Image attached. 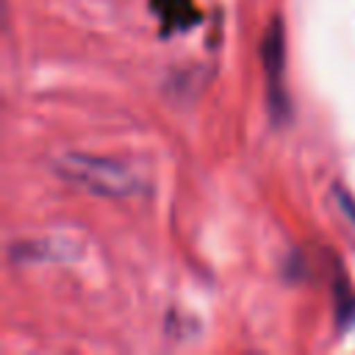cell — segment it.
Wrapping results in <instances>:
<instances>
[{"label":"cell","instance_id":"6da1fadb","mask_svg":"<svg viewBox=\"0 0 355 355\" xmlns=\"http://www.w3.org/2000/svg\"><path fill=\"white\" fill-rule=\"evenodd\" d=\"M53 169L61 180L67 183H75L97 197H130L136 189H139V180L136 175L119 164V161H111V158H100V155H86V153H67V155H58L53 161Z\"/></svg>","mask_w":355,"mask_h":355},{"label":"cell","instance_id":"7a4b0ae2","mask_svg":"<svg viewBox=\"0 0 355 355\" xmlns=\"http://www.w3.org/2000/svg\"><path fill=\"white\" fill-rule=\"evenodd\" d=\"M261 58H263V75H266V103H269V116L275 125L286 122L291 114V103L286 94V33L280 17H275L263 33L261 42Z\"/></svg>","mask_w":355,"mask_h":355},{"label":"cell","instance_id":"3957f363","mask_svg":"<svg viewBox=\"0 0 355 355\" xmlns=\"http://www.w3.org/2000/svg\"><path fill=\"white\" fill-rule=\"evenodd\" d=\"M333 294H336V322L344 330V327H349L355 322V291L349 288V283H347L344 275H338Z\"/></svg>","mask_w":355,"mask_h":355},{"label":"cell","instance_id":"277c9868","mask_svg":"<svg viewBox=\"0 0 355 355\" xmlns=\"http://www.w3.org/2000/svg\"><path fill=\"white\" fill-rule=\"evenodd\" d=\"M333 197H336L338 208L344 211L347 222H349V225H352V230H355V197L344 189V183H333Z\"/></svg>","mask_w":355,"mask_h":355}]
</instances>
